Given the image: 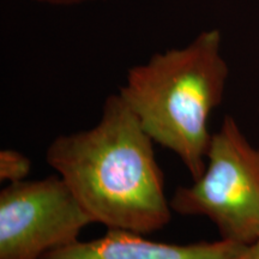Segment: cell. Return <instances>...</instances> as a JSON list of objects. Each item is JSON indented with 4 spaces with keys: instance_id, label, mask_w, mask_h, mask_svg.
I'll use <instances>...</instances> for the list:
<instances>
[{
    "instance_id": "6da1fadb",
    "label": "cell",
    "mask_w": 259,
    "mask_h": 259,
    "mask_svg": "<svg viewBox=\"0 0 259 259\" xmlns=\"http://www.w3.org/2000/svg\"><path fill=\"white\" fill-rule=\"evenodd\" d=\"M46 161L94 223L145 235L170 222L154 141L119 94L105 100L95 126L54 138Z\"/></svg>"
},
{
    "instance_id": "7a4b0ae2",
    "label": "cell",
    "mask_w": 259,
    "mask_h": 259,
    "mask_svg": "<svg viewBox=\"0 0 259 259\" xmlns=\"http://www.w3.org/2000/svg\"><path fill=\"white\" fill-rule=\"evenodd\" d=\"M228 74L221 32L211 29L132 66L118 94L154 143L173 151L196 180L205 169L209 119L222 102Z\"/></svg>"
},
{
    "instance_id": "3957f363",
    "label": "cell",
    "mask_w": 259,
    "mask_h": 259,
    "mask_svg": "<svg viewBox=\"0 0 259 259\" xmlns=\"http://www.w3.org/2000/svg\"><path fill=\"white\" fill-rule=\"evenodd\" d=\"M169 204L179 215L209 219L223 240L248 246L259 238V148L233 116L212 134L204 173L178 186Z\"/></svg>"
},
{
    "instance_id": "277c9868",
    "label": "cell",
    "mask_w": 259,
    "mask_h": 259,
    "mask_svg": "<svg viewBox=\"0 0 259 259\" xmlns=\"http://www.w3.org/2000/svg\"><path fill=\"white\" fill-rule=\"evenodd\" d=\"M93 220L59 174L0 192V259H41L79 240Z\"/></svg>"
},
{
    "instance_id": "5b68a950",
    "label": "cell",
    "mask_w": 259,
    "mask_h": 259,
    "mask_svg": "<svg viewBox=\"0 0 259 259\" xmlns=\"http://www.w3.org/2000/svg\"><path fill=\"white\" fill-rule=\"evenodd\" d=\"M247 246L228 240L167 244L122 229L48 252L41 259H242Z\"/></svg>"
},
{
    "instance_id": "8992f818",
    "label": "cell",
    "mask_w": 259,
    "mask_h": 259,
    "mask_svg": "<svg viewBox=\"0 0 259 259\" xmlns=\"http://www.w3.org/2000/svg\"><path fill=\"white\" fill-rule=\"evenodd\" d=\"M30 169L31 162L25 155L12 149L0 151V181L9 184L24 181Z\"/></svg>"
},
{
    "instance_id": "52a82bcc",
    "label": "cell",
    "mask_w": 259,
    "mask_h": 259,
    "mask_svg": "<svg viewBox=\"0 0 259 259\" xmlns=\"http://www.w3.org/2000/svg\"><path fill=\"white\" fill-rule=\"evenodd\" d=\"M30 2L38 3V4L51 5V6H73V5L87 4V3L100 2V0H30Z\"/></svg>"
},
{
    "instance_id": "ba28073f",
    "label": "cell",
    "mask_w": 259,
    "mask_h": 259,
    "mask_svg": "<svg viewBox=\"0 0 259 259\" xmlns=\"http://www.w3.org/2000/svg\"><path fill=\"white\" fill-rule=\"evenodd\" d=\"M242 259H259V238L246 247Z\"/></svg>"
},
{
    "instance_id": "9c48e42d",
    "label": "cell",
    "mask_w": 259,
    "mask_h": 259,
    "mask_svg": "<svg viewBox=\"0 0 259 259\" xmlns=\"http://www.w3.org/2000/svg\"><path fill=\"white\" fill-rule=\"evenodd\" d=\"M258 111H259V107H258Z\"/></svg>"
}]
</instances>
